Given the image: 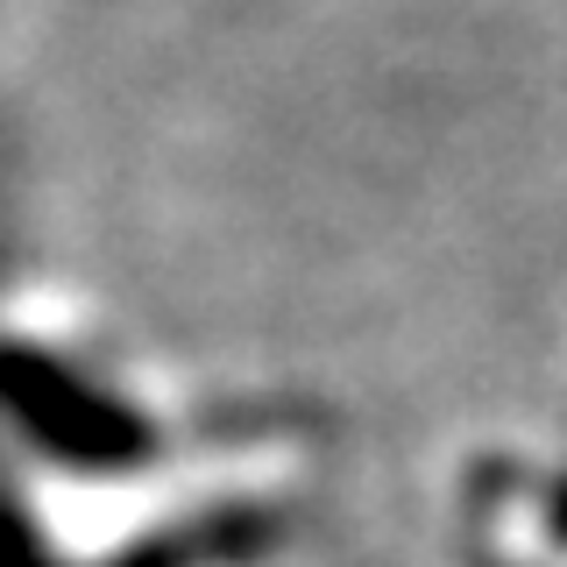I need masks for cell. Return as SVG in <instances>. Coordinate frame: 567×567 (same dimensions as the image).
<instances>
[{
	"label": "cell",
	"mask_w": 567,
	"mask_h": 567,
	"mask_svg": "<svg viewBox=\"0 0 567 567\" xmlns=\"http://www.w3.org/2000/svg\"><path fill=\"white\" fill-rule=\"evenodd\" d=\"M0 419L29 447H43V461H64V468H85V475L135 468L156 447L150 419L128 412L114 390H100L58 354L14 348V341H0Z\"/></svg>",
	"instance_id": "1"
}]
</instances>
